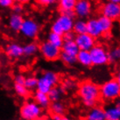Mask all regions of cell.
Returning <instances> with one entry per match:
<instances>
[{
    "label": "cell",
    "instance_id": "cell-1",
    "mask_svg": "<svg viewBox=\"0 0 120 120\" xmlns=\"http://www.w3.org/2000/svg\"><path fill=\"white\" fill-rule=\"evenodd\" d=\"M78 96L84 106L92 108L101 99L100 86L91 80L83 81L78 87Z\"/></svg>",
    "mask_w": 120,
    "mask_h": 120
},
{
    "label": "cell",
    "instance_id": "cell-2",
    "mask_svg": "<svg viewBox=\"0 0 120 120\" xmlns=\"http://www.w3.org/2000/svg\"><path fill=\"white\" fill-rule=\"evenodd\" d=\"M101 99L104 103H113L120 97V86L116 79H110L100 86Z\"/></svg>",
    "mask_w": 120,
    "mask_h": 120
},
{
    "label": "cell",
    "instance_id": "cell-3",
    "mask_svg": "<svg viewBox=\"0 0 120 120\" xmlns=\"http://www.w3.org/2000/svg\"><path fill=\"white\" fill-rule=\"evenodd\" d=\"M60 77L59 75L54 71L47 70L45 71L39 78H38V85L36 90L38 91L48 93L50 90L53 87H55L59 82Z\"/></svg>",
    "mask_w": 120,
    "mask_h": 120
},
{
    "label": "cell",
    "instance_id": "cell-4",
    "mask_svg": "<svg viewBox=\"0 0 120 120\" xmlns=\"http://www.w3.org/2000/svg\"><path fill=\"white\" fill-rule=\"evenodd\" d=\"M75 19L69 17L66 14L60 13L54 19L50 26V31L55 34L63 35L65 33L73 31Z\"/></svg>",
    "mask_w": 120,
    "mask_h": 120
},
{
    "label": "cell",
    "instance_id": "cell-5",
    "mask_svg": "<svg viewBox=\"0 0 120 120\" xmlns=\"http://www.w3.org/2000/svg\"><path fill=\"white\" fill-rule=\"evenodd\" d=\"M19 115L23 120H39L42 116V108L35 101H27L20 107Z\"/></svg>",
    "mask_w": 120,
    "mask_h": 120
},
{
    "label": "cell",
    "instance_id": "cell-6",
    "mask_svg": "<svg viewBox=\"0 0 120 120\" xmlns=\"http://www.w3.org/2000/svg\"><path fill=\"white\" fill-rule=\"evenodd\" d=\"M92 64L96 67H102L109 63V55L108 51L103 45L96 44L90 50Z\"/></svg>",
    "mask_w": 120,
    "mask_h": 120
},
{
    "label": "cell",
    "instance_id": "cell-7",
    "mask_svg": "<svg viewBox=\"0 0 120 120\" xmlns=\"http://www.w3.org/2000/svg\"><path fill=\"white\" fill-rule=\"evenodd\" d=\"M40 53L45 60L54 61L60 59L61 48L53 45L48 40H46L40 45Z\"/></svg>",
    "mask_w": 120,
    "mask_h": 120
},
{
    "label": "cell",
    "instance_id": "cell-8",
    "mask_svg": "<svg viewBox=\"0 0 120 120\" xmlns=\"http://www.w3.org/2000/svg\"><path fill=\"white\" fill-rule=\"evenodd\" d=\"M40 31V24L37 21H35L33 19L27 18L24 19V22L22 24V26L20 28V34H22L24 37H26L27 39H35Z\"/></svg>",
    "mask_w": 120,
    "mask_h": 120
},
{
    "label": "cell",
    "instance_id": "cell-9",
    "mask_svg": "<svg viewBox=\"0 0 120 120\" xmlns=\"http://www.w3.org/2000/svg\"><path fill=\"white\" fill-rule=\"evenodd\" d=\"M100 12L113 21L120 20V4L107 1L101 5Z\"/></svg>",
    "mask_w": 120,
    "mask_h": 120
},
{
    "label": "cell",
    "instance_id": "cell-10",
    "mask_svg": "<svg viewBox=\"0 0 120 120\" xmlns=\"http://www.w3.org/2000/svg\"><path fill=\"white\" fill-rule=\"evenodd\" d=\"M92 9L93 6L90 0H77L74 11L77 18L85 19L90 16Z\"/></svg>",
    "mask_w": 120,
    "mask_h": 120
},
{
    "label": "cell",
    "instance_id": "cell-11",
    "mask_svg": "<svg viewBox=\"0 0 120 120\" xmlns=\"http://www.w3.org/2000/svg\"><path fill=\"white\" fill-rule=\"evenodd\" d=\"M75 41L76 42L78 47L80 50H87L90 51L92 47L96 45V39L92 37L88 33L82 34H76Z\"/></svg>",
    "mask_w": 120,
    "mask_h": 120
},
{
    "label": "cell",
    "instance_id": "cell-12",
    "mask_svg": "<svg viewBox=\"0 0 120 120\" xmlns=\"http://www.w3.org/2000/svg\"><path fill=\"white\" fill-rule=\"evenodd\" d=\"M87 33L95 39H98L104 34L97 18H91L87 20Z\"/></svg>",
    "mask_w": 120,
    "mask_h": 120
},
{
    "label": "cell",
    "instance_id": "cell-13",
    "mask_svg": "<svg viewBox=\"0 0 120 120\" xmlns=\"http://www.w3.org/2000/svg\"><path fill=\"white\" fill-rule=\"evenodd\" d=\"M85 120H106L104 109L100 106H94L90 108L84 117Z\"/></svg>",
    "mask_w": 120,
    "mask_h": 120
},
{
    "label": "cell",
    "instance_id": "cell-14",
    "mask_svg": "<svg viewBox=\"0 0 120 120\" xmlns=\"http://www.w3.org/2000/svg\"><path fill=\"white\" fill-rule=\"evenodd\" d=\"M5 53L11 59L19 58L22 55H24L23 46H21L20 44L16 43V42L8 44L5 47Z\"/></svg>",
    "mask_w": 120,
    "mask_h": 120
},
{
    "label": "cell",
    "instance_id": "cell-15",
    "mask_svg": "<svg viewBox=\"0 0 120 120\" xmlns=\"http://www.w3.org/2000/svg\"><path fill=\"white\" fill-rule=\"evenodd\" d=\"M103 109L106 120H120V108L114 102L109 103Z\"/></svg>",
    "mask_w": 120,
    "mask_h": 120
},
{
    "label": "cell",
    "instance_id": "cell-16",
    "mask_svg": "<svg viewBox=\"0 0 120 120\" xmlns=\"http://www.w3.org/2000/svg\"><path fill=\"white\" fill-rule=\"evenodd\" d=\"M24 19H25L22 17L21 14L12 12L8 19V26L12 32H15V33L19 32L20 28L22 26V24L24 22Z\"/></svg>",
    "mask_w": 120,
    "mask_h": 120
},
{
    "label": "cell",
    "instance_id": "cell-17",
    "mask_svg": "<svg viewBox=\"0 0 120 120\" xmlns=\"http://www.w3.org/2000/svg\"><path fill=\"white\" fill-rule=\"evenodd\" d=\"M77 63L82 65V67L85 68H90L93 66L92 64V59L90 55V51L87 50H80L79 53H77Z\"/></svg>",
    "mask_w": 120,
    "mask_h": 120
},
{
    "label": "cell",
    "instance_id": "cell-18",
    "mask_svg": "<svg viewBox=\"0 0 120 120\" xmlns=\"http://www.w3.org/2000/svg\"><path fill=\"white\" fill-rule=\"evenodd\" d=\"M34 101L42 109H47V108H48V107L50 106L51 101L47 93H43V92H40V91L36 90V92L34 95Z\"/></svg>",
    "mask_w": 120,
    "mask_h": 120
},
{
    "label": "cell",
    "instance_id": "cell-19",
    "mask_svg": "<svg viewBox=\"0 0 120 120\" xmlns=\"http://www.w3.org/2000/svg\"><path fill=\"white\" fill-rule=\"evenodd\" d=\"M97 19H98V22L100 24V26L104 34H109L110 31L112 30L114 26V21L112 19H109L106 16H103L102 14L99 17H97Z\"/></svg>",
    "mask_w": 120,
    "mask_h": 120
},
{
    "label": "cell",
    "instance_id": "cell-20",
    "mask_svg": "<svg viewBox=\"0 0 120 120\" xmlns=\"http://www.w3.org/2000/svg\"><path fill=\"white\" fill-rule=\"evenodd\" d=\"M61 51L65 52L69 54L73 55H77V53H79L80 48L78 47L76 42L74 40H64L63 45L61 47Z\"/></svg>",
    "mask_w": 120,
    "mask_h": 120
},
{
    "label": "cell",
    "instance_id": "cell-21",
    "mask_svg": "<svg viewBox=\"0 0 120 120\" xmlns=\"http://www.w3.org/2000/svg\"><path fill=\"white\" fill-rule=\"evenodd\" d=\"M64 94V89L61 87H53L50 90V91L47 93L48 97L50 99L51 103L53 102H57V101H60L62 97V95Z\"/></svg>",
    "mask_w": 120,
    "mask_h": 120
},
{
    "label": "cell",
    "instance_id": "cell-22",
    "mask_svg": "<svg viewBox=\"0 0 120 120\" xmlns=\"http://www.w3.org/2000/svg\"><path fill=\"white\" fill-rule=\"evenodd\" d=\"M23 49H24V55L27 57L33 56L34 54H36L38 51H40V46L34 42V41H32V42H29V43L26 44L25 46H23Z\"/></svg>",
    "mask_w": 120,
    "mask_h": 120
},
{
    "label": "cell",
    "instance_id": "cell-23",
    "mask_svg": "<svg viewBox=\"0 0 120 120\" xmlns=\"http://www.w3.org/2000/svg\"><path fill=\"white\" fill-rule=\"evenodd\" d=\"M73 31L75 34H82L87 33V20L84 19H75Z\"/></svg>",
    "mask_w": 120,
    "mask_h": 120
},
{
    "label": "cell",
    "instance_id": "cell-24",
    "mask_svg": "<svg viewBox=\"0 0 120 120\" xmlns=\"http://www.w3.org/2000/svg\"><path fill=\"white\" fill-rule=\"evenodd\" d=\"M49 42L54 45V46H56V47H60L61 48L62 47V45H63V42H64V38H63V35H60V34H55V33H53V32H51L47 34V40Z\"/></svg>",
    "mask_w": 120,
    "mask_h": 120
},
{
    "label": "cell",
    "instance_id": "cell-25",
    "mask_svg": "<svg viewBox=\"0 0 120 120\" xmlns=\"http://www.w3.org/2000/svg\"><path fill=\"white\" fill-rule=\"evenodd\" d=\"M109 62L110 63H118L120 62V46L111 47L108 51Z\"/></svg>",
    "mask_w": 120,
    "mask_h": 120
},
{
    "label": "cell",
    "instance_id": "cell-26",
    "mask_svg": "<svg viewBox=\"0 0 120 120\" xmlns=\"http://www.w3.org/2000/svg\"><path fill=\"white\" fill-rule=\"evenodd\" d=\"M60 60L62 61V63H64L67 66H74L75 64L77 63V57L76 55H73V54H69L65 52L61 51L60 56Z\"/></svg>",
    "mask_w": 120,
    "mask_h": 120
},
{
    "label": "cell",
    "instance_id": "cell-27",
    "mask_svg": "<svg viewBox=\"0 0 120 120\" xmlns=\"http://www.w3.org/2000/svg\"><path fill=\"white\" fill-rule=\"evenodd\" d=\"M77 0H58V6L60 12L64 11L74 10Z\"/></svg>",
    "mask_w": 120,
    "mask_h": 120
},
{
    "label": "cell",
    "instance_id": "cell-28",
    "mask_svg": "<svg viewBox=\"0 0 120 120\" xmlns=\"http://www.w3.org/2000/svg\"><path fill=\"white\" fill-rule=\"evenodd\" d=\"M50 110L53 114H56V115H60V116H63L65 113V105L62 103H60V101H57V102H53L50 104Z\"/></svg>",
    "mask_w": 120,
    "mask_h": 120
},
{
    "label": "cell",
    "instance_id": "cell-29",
    "mask_svg": "<svg viewBox=\"0 0 120 120\" xmlns=\"http://www.w3.org/2000/svg\"><path fill=\"white\" fill-rule=\"evenodd\" d=\"M14 91L15 93L19 95V97H28L29 94H30V90L27 89L26 87L25 86V84H18L14 83Z\"/></svg>",
    "mask_w": 120,
    "mask_h": 120
},
{
    "label": "cell",
    "instance_id": "cell-30",
    "mask_svg": "<svg viewBox=\"0 0 120 120\" xmlns=\"http://www.w3.org/2000/svg\"><path fill=\"white\" fill-rule=\"evenodd\" d=\"M37 85H38V78H37V77H35V76L26 77L25 86L30 91L37 89Z\"/></svg>",
    "mask_w": 120,
    "mask_h": 120
},
{
    "label": "cell",
    "instance_id": "cell-31",
    "mask_svg": "<svg viewBox=\"0 0 120 120\" xmlns=\"http://www.w3.org/2000/svg\"><path fill=\"white\" fill-rule=\"evenodd\" d=\"M14 3V0H0V7L3 9H9L13 6Z\"/></svg>",
    "mask_w": 120,
    "mask_h": 120
},
{
    "label": "cell",
    "instance_id": "cell-32",
    "mask_svg": "<svg viewBox=\"0 0 120 120\" xmlns=\"http://www.w3.org/2000/svg\"><path fill=\"white\" fill-rule=\"evenodd\" d=\"M75 86H76V85H75V82L74 81L71 80V79L65 80L63 84H62V88H63L64 90H72V89H74Z\"/></svg>",
    "mask_w": 120,
    "mask_h": 120
},
{
    "label": "cell",
    "instance_id": "cell-33",
    "mask_svg": "<svg viewBox=\"0 0 120 120\" xmlns=\"http://www.w3.org/2000/svg\"><path fill=\"white\" fill-rule=\"evenodd\" d=\"M37 2L42 6H50L58 3V0H37Z\"/></svg>",
    "mask_w": 120,
    "mask_h": 120
},
{
    "label": "cell",
    "instance_id": "cell-34",
    "mask_svg": "<svg viewBox=\"0 0 120 120\" xmlns=\"http://www.w3.org/2000/svg\"><path fill=\"white\" fill-rule=\"evenodd\" d=\"M11 9H12V11H13L14 13L21 14L23 12L24 7L22 6V4L21 3H14L13 6L11 7Z\"/></svg>",
    "mask_w": 120,
    "mask_h": 120
},
{
    "label": "cell",
    "instance_id": "cell-35",
    "mask_svg": "<svg viewBox=\"0 0 120 120\" xmlns=\"http://www.w3.org/2000/svg\"><path fill=\"white\" fill-rule=\"evenodd\" d=\"M75 36H76V34H75L74 31H70V32L65 33L63 34L64 40H74L75 39Z\"/></svg>",
    "mask_w": 120,
    "mask_h": 120
},
{
    "label": "cell",
    "instance_id": "cell-36",
    "mask_svg": "<svg viewBox=\"0 0 120 120\" xmlns=\"http://www.w3.org/2000/svg\"><path fill=\"white\" fill-rule=\"evenodd\" d=\"M25 81H26V77L23 75H17L14 77V83L25 84Z\"/></svg>",
    "mask_w": 120,
    "mask_h": 120
},
{
    "label": "cell",
    "instance_id": "cell-37",
    "mask_svg": "<svg viewBox=\"0 0 120 120\" xmlns=\"http://www.w3.org/2000/svg\"><path fill=\"white\" fill-rule=\"evenodd\" d=\"M60 13H64L66 14V15H68V16H69V17H72V18H75L76 17L75 16V11L74 10H70V11H61Z\"/></svg>",
    "mask_w": 120,
    "mask_h": 120
},
{
    "label": "cell",
    "instance_id": "cell-38",
    "mask_svg": "<svg viewBox=\"0 0 120 120\" xmlns=\"http://www.w3.org/2000/svg\"><path fill=\"white\" fill-rule=\"evenodd\" d=\"M61 117L62 116H60V115H56V114H53V120H61Z\"/></svg>",
    "mask_w": 120,
    "mask_h": 120
},
{
    "label": "cell",
    "instance_id": "cell-39",
    "mask_svg": "<svg viewBox=\"0 0 120 120\" xmlns=\"http://www.w3.org/2000/svg\"><path fill=\"white\" fill-rule=\"evenodd\" d=\"M116 80H117V82H118V84H119L120 86V69L118 70L117 72V74H116V78H115Z\"/></svg>",
    "mask_w": 120,
    "mask_h": 120
},
{
    "label": "cell",
    "instance_id": "cell-40",
    "mask_svg": "<svg viewBox=\"0 0 120 120\" xmlns=\"http://www.w3.org/2000/svg\"><path fill=\"white\" fill-rule=\"evenodd\" d=\"M30 1L31 0H14L15 3H21V4L28 3V2H30Z\"/></svg>",
    "mask_w": 120,
    "mask_h": 120
},
{
    "label": "cell",
    "instance_id": "cell-41",
    "mask_svg": "<svg viewBox=\"0 0 120 120\" xmlns=\"http://www.w3.org/2000/svg\"><path fill=\"white\" fill-rule=\"evenodd\" d=\"M114 103H116V104H117V106H118V107H119V108H120V97H119V98H118V99H117V100L115 101Z\"/></svg>",
    "mask_w": 120,
    "mask_h": 120
},
{
    "label": "cell",
    "instance_id": "cell-42",
    "mask_svg": "<svg viewBox=\"0 0 120 120\" xmlns=\"http://www.w3.org/2000/svg\"><path fill=\"white\" fill-rule=\"evenodd\" d=\"M61 120H72V119H71V118H69V117H68L62 116V117H61Z\"/></svg>",
    "mask_w": 120,
    "mask_h": 120
},
{
    "label": "cell",
    "instance_id": "cell-43",
    "mask_svg": "<svg viewBox=\"0 0 120 120\" xmlns=\"http://www.w3.org/2000/svg\"><path fill=\"white\" fill-rule=\"evenodd\" d=\"M108 1H110V2H113V3L120 4V0H108Z\"/></svg>",
    "mask_w": 120,
    "mask_h": 120
}]
</instances>
